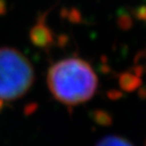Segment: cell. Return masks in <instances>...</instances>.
<instances>
[{
    "label": "cell",
    "instance_id": "cell-1",
    "mask_svg": "<svg viewBox=\"0 0 146 146\" xmlns=\"http://www.w3.org/2000/svg\"><path fill=\"white\" fill-rule=\"evenodd\" d=\"M47 83L52 96L66 106H77L90 100L98 88L92 67L77 57L64 58L49 68Z\"/></svg>",
    "mask_w": 146,
    "mask_h": 146
},
{
    "label": "cell",
    "instance_id": "cell-2",
    "mask_svg": "<svg viewBox=\"0 0 146 146\" xmlns=\"http://www.w3.org/2000/svg\"><path fill=\"white\" fill-rule=\"evenodd\" d=\"M35 70L17 49L0 48V106L23 98L33 86Z\"/></svg>",
    "mask_w": 146,
    "mask_h": 146
},
{
    "label": "cell",
    "instance_id": "cell-3",
    "mask_svg": "<svg viewBox=\"0 0 146 146\" xmlns=\"http://www.w3.org/2000/svg\"><path fill=\"white\" fill-rule=\"evenodd\" d=\"M96 146H133L124 138L116 136H108L98 141Z\"/></svg>",
    "mask_w": 146,
    "mask_h": 146
}]
</instances>
